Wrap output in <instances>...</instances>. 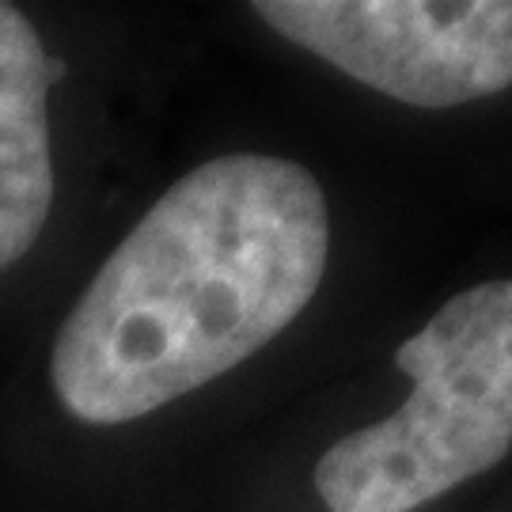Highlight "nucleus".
Wrapping results in <instances>:
<instances>
[{
    "label": "nucleus",
    "mask_w": 512,
    "mask_h": 512,
    "mask_svg": "<svg viewBox=\"0 0 512 512\" xmlns=\"http://www.w3.org/2000/svg\"><path fill=\"white\" fill-rule=\"evenodd\" d=\"M330 209L304 164L220 156L137 220L57 330L50 380L88 425H122L270 346L327 274Z\"/></svg>",
    "instance_id": "obj_1"
},
{
    "label": "nucleus",
    "mask_w": 512,
    "mask_h": 512,
    "mask_svg": "<svg viewBox=\"0 0 512 512\" xmlns=\"http://www.w3.org/2000/svg\"><path fill=\"white\" fill-rule=\"evenodd\" d=\"M255 16L406 107L448 110L512 88V0H258Z\"/></svg>",
    "instance_id": "obj_3"
},
{
    "label": "nucleus",
    "mask_w": 512,
    "mask_h": 512,
    "mask_svg": "<svg viewBox=\"0 0 512 512\" xmlns=\"http://www.w3.org/2000/svg\"><path fill=\"white\" fill-rule=\"evenodd\" d=\"M65 76L31 19L0 0V270L35 247L54 205L46 95Z\"/></svg>",
    "instance_id": "obj_4"
},
{
    "label": "nucleus",
    "mask_w": 512,
    "mask_h": 512,
    "mask_svg": "<svg viewBox=\"0 0 512 512\" xmlns=\"http://www.w3.org/2000/svg\"><path fill=\"white\" fill-rule=\"evenodd\" d=\"M406 403L315 463L330 512H414L512 452V277L482 281L395 349Z\"/></svg>",
    "instance_id": "obj_2"
}]
</instances>
